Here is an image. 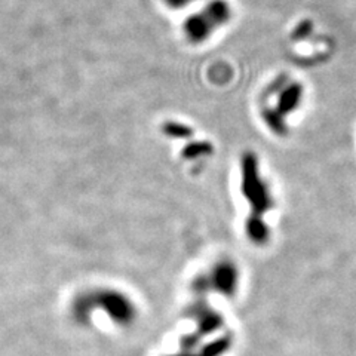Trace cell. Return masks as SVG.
I'll return each mask as SVG.
<instances>
[{
  "instance_id": "obj_1",
  "label": "cell",
  "mask_w": 356,
  "mask_h": 356,
  "mask_svg": "<svg viewBox=\"0 0 356 356\" xmlns=\"http://www.w3.org/2000/svg\"><path fill=\"white\" fill-rule=\"evenodd\" d=\"M184 29H186L187 38L192 42L197 43V42H204L209 36V33L214 29V24L204 14H200V15L188 18L186 21Z\"/></svg>"
},
{
  "instance_id": "obj_2",
  "label": "cell",
  "mask_w": 356,
  "mask_h": 356,
  "mask_svg": "<svg viewBox=\"0 0 356 356\" xmlns=\"http://www.w3.org/2000/svg\"><path fill=\"white\" fill-rule=\"evenodd\" d=\"M204 15L213 22L214 27L221 26L229 19L230 17V9L229 5L225 0H216V2H211L207 9L204 10Z\"/></svg>"
},
{
  "instance_id": "obj_3",
  "label": "cell",
  "mask_w": 356,
  "mask_h": 356,
  "mask_svg": "<svg viewBox=\"0 0 356 356\" xmlns=\"http://www.w3.org/2000/svg\"><path fill=\"white\" fill-rule=\"evenodd\" d=\"M300 98H302V89H300V86L298 85L289 86L280 98V110L285 111V113L294 110L300 102Z\"/></svg>"
},
{
  "instance_id": "obj_4",
  "label": "cell",
  "mask_w": 356,
  "mask_h": 356,
  "mask_svg": "<svg viewBox=\"0 0 356 356\" xmlns=\"http://www.w3.org/2000/svg\"><path fill=\"white\" fill-rule=\"evenodd\" d=\"M192 129H188L183 125H178V124H168L165 125V132L171 134V136H177V137H184V136H188L191 134Z\"/></svg>"
},
{
  "instance_id": "obj_5",
  "label": "cell",
  "mask_w": 356,
  "mask_h": 356,
  "mask_svg": "<svg viewBox=\"0 0 356 356\" xmlns=\"http://www.w3.org/2000/svg\"><path fill=\"white\" fill-rule=\"evenodd\" d=\"M165 2L172 8H183L188 2V0H165Z\"/></svg>"
}]
</instances>
